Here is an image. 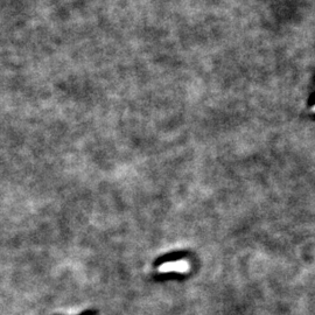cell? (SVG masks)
I'll list each match as a JSON object with an SVG mask.
<instances>
[{
  "label": "cell",
  "mask_w": 315,
  "mask_h": 315,
  "mask_svg": "<svg viewBox=\"0 0 315 315\" xmlns=\"http://www.w3.org/2000/svg\"><path fill=\"white\" fill-rule=\"evenodd\" d=\"M189 271V263L184 259L175 260V262H168L162 264L159 268L160 273H167V272H179V273H186Z\"/></svg>",
  "instance_id": "1"
}]
</instances>
